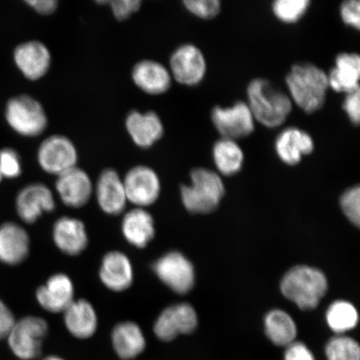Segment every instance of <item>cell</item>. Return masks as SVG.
<instances>
[{"label":"cell","mask_w":360,"mask_h":360,"mask_svg":"<svg viewBox=\"0 0 360 360\" xmlns=\"http://www.w3.org/2000/svg\"><path fill=\"white\" fill-rule=\"evenodd\" d=\"M327 290L325 274L309 266L291 269L281 282L283 295L304 310L316 308Z\"/></svg>","instance_id":"3957f363"},{"label":"cell","mask_w":360,"mask_h":360,"mask_svg":"<svg viewBox=\"0 0 360 360\" xmlns=\"http://www.w3.org/2000/svg\"><path fill=\"white\" fill-rule=\"evenodd\" d=\"M131 78L135 86L150 96L168 92L173 81L168 68L153 60L136 63L132 69Z\"/></svg>","instance_id":"44dd1931"},{"label":"cell","mask_w":360,"mask_h":360,"mask_svg":"<svg viewBox=\"0 0 360 360\" xmlns=\"http://www.w3.org/2000/svg\"><path fill=\"white\" fill-rule=\"evenodd\" d=\"M35 298L45 311L64 313L68 306L75 300L74 283L65 274H53L44 285L36 290Z\"/></svg>","instance_id":"2e32d148"},{"label":"cell","mask_w":360,"mask_h":360,"mask_svg":"<svg viewBox=\"0 0 360 360\" xmlns=\"http://www.w3.org/2000/svg\"><path fill=\"white\" fill-rule=\"evenodd\" d=\"M42 360H65L58 356H56V355H49V356L45 357Z\"/></svg>","instance_id":"b9f144b4"},{"label":"cell","mask_w":360,"mask_h":360,"mask_svg":"<svg viewBox=\"0 0 360 360\" xmlns=\"http://www.w3.org/2000/svg\"><path fill=\"white\" fill-rule=\"evenodd\" d=\"M169 70L179 84L195 86L205 77L207 62L204 53L193 44H181L171 53Z\"/></svg>","instance_id":"9c48e42d"},{"label":"cell","mask_w":360,"mask_h":360,"mask_svg":"<svg viewBox=\"0 0 360 360\" xmlns=\"http://www.w3.org/2000/svg\"><path fill=\"white\" fill-rule=\"evenodd\" d=\"M21 158L15 148L6 147L0 150V170L4 179H13L22 174Z\"/></svg>","instance_id":"836d02e7"},{"label":"cell","mask_w":360,"mask_h":360,"mask_svg":"<svg viewBox=\"0 0 360 360\" xmlns=\"http://www.w3.org/2000/svg\"><path fill=\"white\" fill-rule=\"evenodd\" d=\"M211 121L221 138L237 141L253 134L256 121L246 102L237 101L231 106H214Z\"/></svg>","instance_id":"ba28073f"},{"label":"cell","mask_w":360,"mask_h":360,"mask_svg":"<svg viewBox=\"0 0 360 360\" xmlns=\"http://www.w3.org/2000/svg\"><path fill=\"white\" fill-rule=\"evenodd\" d=\"M63 314L67 330L77 339H89L96 334L98 316L96 309L89 301L75 300Z\"/></svg>","instance_id":"d4e9b609"},{"label":"cell","mask_w":360,"mask_h":360,"mask_svg":"<svg viewBox=\"0 0 360 360\" xmlns=\"http://www.w3.org/2000/svg\"><path fill=\"white\" fill-rule=\"evenodd\" d=\"M156 276L179 295L187 294L195 285V269L186 256L176 251L169 252L153 264Z\"/></svg>","instance_id":"30bf717a"},{"label":"cell","mask_w":360,"mask_h":360,"mask_svg":"<svg viewBox=\"0 0 360 360\" xmlns=\"http://www.w3.org/2000/svg\"><path fill=\"white\" fill-rule=\"evenodd\" d=\"M125 128L134 145L148 148L159 142L165 134V125L155 111L132 110L125 119Z\"/></svg>","instance_id":"e0dca14e"},{"label":"cell","mask_w":360,"mask_h":360,"mask_svg":"<svg viewBox=\"0 0 360 360\" xmlns=\"http://www.w3.org/2000/svg\"><path fill=\"white\" fill-rule=\"evenodd\" d=\"M98 276L108 290L118 292L127 290L134 278L131 261L122 252H108L102 259Z\"/></svg>","instance_id":"ffe728a7"},{"label":"cell","mask_w":360,"mask_h":360,"mask_svg":"<svg viewBox=\"0 0 360 360\" xmlns=\"http://www.w3.org/2000/svg\"><path fill=\"white\" fill-rule=\"evenodd\" d=\"M265 333L274 345L285 346L294 343L297 328L289 314L276 309L269 312L264 319Z\"/></svg>","instance_id":"f1b7e54d"},{"label":"cell","mask_w":360,"mask_h":360,"mask_svg":"<svg viewBox=\"0 0 360 360\" xmlns=\"http://www.w3.org/2000/svg\"><path fill=\"white\" fill-rule=\"evenodd\" d=\"M310 6V0H276L272 3L271 10L278 20L295 24L302 19Z\"/></svg>","instance_id":"4dcf8cb0"},{"label":"cell","mask_w":360,"mask_h":360,"mask_svg":"<svg viewBox=\"0 0 360 360\" xmlns=\"http://www.w3.org/2000/svg\"><path fill=\"white\" fill-rule=\"evenodd\" d=\"M16 319L11 309L0 300V340L6 339Z\"/></svg>","instance_id":"ab89813d"},{"label":"cell","mask_w":360,"mask_h":360,"mask_svg":"<svg viewBox=\"0 0 360 360\" xmlns=\"http://www.w3.org/2000/svg\"><path fill=\"white\" fill-rule=\"evenodd\" d=\"M285 84L292 103L306 114H314L325 105L330 87L321 68L307 62L295 64L285 76Z\"/></svg>","instance_id":"6da1fadb"},{"label":"cell","mask_w":360,"mask_h":360,"mask_svg":"<svg viewBox=\"0 0 360 360\" xmlns=\"http://www.w3.org/2000/svg\"><path fill=\"white\" fill-rule=\"evenodd\" d=\"M184 7L200 19H214L221 12V1L219 0H184Z\"/></svg>","instance_id":"d6a6232c"},{"label":"cell","mask_w":360,"mask_h":360,"mask_svg":"<svg viewBox=\"0 0 360 360\" xmlns=\"http://www.w3.org/2000/svg\"><path fill=\"white\" fill-rule=\"evenodd\" d=\"M25 3L39 15L45 16L55 13L58 7L57 0H26Z\"/></svg>","instance_id":"60d3db41"},{"label":"cell","mask_w":360,"mask_h":360,"mask_svg":"<svg viewBox=\"0 0 360 360\" xmlns=\"http://www.w3.org/2000/svg\"><path fill=\"white\" fill-rule=\"evenodd\" d=\"M79 153L75 143L63 134L51 135L37 150L39 167L49 174L58 175L77 166Z\"/></svg>","instance_id":"52a82bcc"},{"label":"cell","mask_w":360,"mask_h":360,"mask_svg":"<svg viewBox=\"0 0 360 360\" xmlns=\"http://www.w3.org/2000/svg\"><path fill=\"white\" fill-rule=\"evenodd\" d=\"M30 250V238L24 228L13 222L0 225V262L15 266L28 257Z\"/></svg>","instance_id":"603a6c76"},{"label":"cell","mask_w":360,"mask_h":360,"mask_svg":"<svg viewBox=\"0 0 360 360\" xmlns=\"http://www.w3.org/2000/svg\"><path fill=\"white\" fill-rule=\"evenodd\" d=\"M198 326L195 309L188 304L169 306L156 319L153 330L161 341H172L180 335L191 334Z\"/></svg>","instance_id":"7c38bea8"},{"label":"cell","mask_w":360,"mask_h":360,"mask_svg":"<svg viewBox=\"0 0 360 360\" xmlns=\"http://www.w3.org/2000/svg\"><path fill=\"white\" fill-rule=\"evenodd\" d=\"M121 231L129 244L143 249L154 240V218L146 209L134 208L124 215Z\"/></svg>","instance_id":"484cf974"},{"label":"cell","mask_w":360,"mask_h":360,"mask_svg":"<svg viewBox=\"0 0 360 360\" xmlns=\"http://www.w3.org/2000/svg\"><path fill=\"white\" fill-rule=\"evenodd\" d=\"M341 20L354 30L360 29V2L359 0H346L340 4Z\"/></svg>","instance_id":"8d00e7d4"},{"label":"cell","mask_w":360,"mask_h":360,"mask_svg":"<svg viewBox=\"0 0 360 360\" xmlns=\"http://www.w3.org/2000/svg\"><path fill=\"white\" fill-rule=\"evenodd\" d=\"M190 186H181V200L191 213L207 214L217 208L224 195L221 178L214 171L193 169L191 173Z\"/></svg>","instance_id":"277c9868"},{"label":"cell","mask_w":360,"mask_h":360,"mask_svg":"<svg viewBox=\"0 0 360 360\" xmlns=\"http://www.w3.org/2000/svg\"><path fill=\"white\" fill-rule=\"evenodd\" d=\"M349 122L354 126H359L360 121V89L345 94L343 103H342Z\"/></svg>","instance_id":"74e56055"},{"label":"cell","mask_w":360,"mask_h":360,"mask_svg":"<svg viewBox=\"0 0 360 360\" xmlns=\"http://www.w3.org/2000/svg\"><path fill=\"white\" fill-rule=\"evenodd\" d=\"M4 115L8 127L22 137H38L48 128V115L42 103L29 94L8 98Z\"/></svg>","instance_id":"5b68a950"},{"label":"cell","mask_w":360,"mask_h":360,"mask_svg":"<svg viewBox=\"0 0 360 360\" xmlns=\"http://www.w3.org/2000/svg\"><path fill=\"white\" fill-rule=\"evenodd\" d=\"M3 179H4L3 174L1 173V170H0V183H1L3 181Z\"/></svg>","instance_id":"7bdbcfd3"},{"label":"cell","mask_w":360,"mask_h":360,"mask_svg":"<svg viewBox=\"0 0 360 360\" xmlns=\"http://www.w3.org/2000/svg\"><path fill=\"white\" fill-rule=\"evenodd\" d=\"M56 190L67 207L79 209L91 199L94 184L86 171L76 166L57 176Z\"/></svg>","instance_id":"9a60e30c"},{"label":"cell","mask_w":360,"mask_h":360,"mask_svg":"<svg viewBox=\"0 0 360 360\" xmlns=\"http://www.w3.org/2000/svg\"><path fill=\"white\" fill-rule=\"evenodd\" d=\"M342 209L351 222L359 226L360 223V188H350L342 195L340 200Z\"/></svg>","instance_id":"e575fe53"},{"label":"cell","mask_w":360,"mask_h":360,"mask_svg":"<svg viewBox=\"0 0 360 360\" xmlns=\"http://www.w3.org/2000/svg\"><path fill=\"white\" fill-rule=\"evenodd\" d=\"M111 341L116 354L122 360L137 358L146 348L142 328L133 321L117 323L111 333Z\"/></svg>","instance_id":"4316f807"},{"label":"cell","mask_w":360,"mask_h":360,"mask_svg":"<svg viewBox=\"0 0 360 360\" xmlns=\"http://www.w3.org/2000/svg\"><path fill=\"white\" fill-rule=\"evenodd\" d=\"M328 76V87L337 93L359 89L360 57L357 53H340Z\"/></svg>","instance_id":"cb8c5ba5"},{"label":"cell","mask_w":360,"mask_h":360,"mask_svg":"<svg viewBox=\"0 0 360 360\" xmlns=\"http://www.w3.org/2000/svg\"><path fill=\"white\" fill-rule=\"evenodd\" d=\"M15 207L22 221L31 224L55 210L56 204L51 188L42 183H33L18 193Z\"/></svg>","instance_id":"5bb4252c"},{"label":"cell","mask_w":360,"mask_h":360,"mask_svg":"<svg viewBox=\"0 0 360 360\" xmlns=\"http://www.w3.org/2000/svg\"><path fill=\"white\" fill-rule=\"evenodd\" d=\"M327 323L338 335L353 330L357 326L359 316L354 306L346 301H336L328 308Z\"/></svg>","instance_id":"f546056e"},{"label":"cell","mask_w":360,"mask_h":360,"mask_svg":"<svg viewBox=\"0 0 360 360\" xmlns=\"http://www.w3.org/2000/svg\"><path fill=\"white\" fill-rule=\"evenodd\" d=\"M49 331L48 323L38 316H26L16 321L7 336L13 354L21 360H34L41 354Z\"/></svg>","instance_id":"8992f818"},{"label":"cell","mask_w":360,"mask_h":360,"mask_svg":"<svg viewBox=\"0 0 360 360\" xmlns=\"http://www.w3.org/2000/svg\"><path fill=\"white\" fill-rule=\"evenodd\" d=\"M247 105L256 122L269 129L285 124L294 105L289 94L264 78L250 81L247 86Z\"/></svg>","instance_id":"7a4b0ae2"},{"label":"cell","mask_w":360,"mask_h":360,"mask_svg":"<svg viewBox=\"0 0 360 360\" xmlns=\"http://www.w3.org/2000/svg\"><path fill=\"white\" fill-rule=\"evenodd\" d=\"M112 15L117 20L124 21L141 10V0H112L107 1Z\"/></svg>","instance_id":"d590c367"},{"label":"cell","mask_w":360,"mask_h":360,"mask_svg":"<svg viewBox=\"0 0 360 360\" xmlns=\"http://www.w3.org/2000/svg\"><path fill=\"white\" fill-rule=\"evenodd\" d=\"M283 360H315V358L307 346L300 342H294L287 346Z\"/></svg>","instance_id":"f35d334b"},{"label":"cell","mask_w":360,"mask_h":360,"mask_svg":"<svg viewBox=\"0 0 360 360\" xmlns=\"http://www.w3.org/2000/svg\"><path fill=\"white\" fill-rule=\"evenodd\" d=\"M314 148L311 135L294 126L283 129L274 142V150L278 159L290 166L300 164L304 157L312 154Z\"/></svg>","instance_id":"d6986e66"},{"label":"cell","mask_w":360,"mask_h":360,"mask_svg":"<svg viewBox=\"0 0 360 360\" xmlns=\"http://www.w3.org/2000/svg\"><path fill=\"white\" fill-rule=\"evenodd\" d=\"M123 183L128 202L136 208L154 205L160 195V179L150 166H134L125 174Z\"/></svg>","instance_id":"8fae6325"},{"label":"cell","mask_w":360,"mask_h":360,"mask_svg":"<svg viewBox=\"0 0 360 360\" xmlns=\"http://www.w3.org/2000/svg\"><path fill=\"white\" fill-rule=\"evenodd\" d=\"M326 354L327 360H360V347L352 338L338 335L328 342Z\"/></svg>","instance_id":"1f68e13d"},{"label":"cell","mask_w":360,"mask_h":360,"mask_svg":"<svg viewBox=\"0 0 360 360\" xmlns=\"http://www.w3.org/2000/svg\"><path fill=\"white\" fill-rule=\"evenodd\" d=\"M216 168L226 176L241 170L245 162V153L237 141L220 138L214 143L212 150Z\"/></svg>","instance_id":"83f0119b"},{"label":"cell","mask_w":360,"mask_h":360,"mask_svg":"<svg viewBox=\"0 0 360 360\" xmlns=\"http://www.w3.org/2000/svg\"><path fill=\"white\" fill-rule=\"evenodd\" d=\"M13 60L26 79L37 81L51 70L52 56L46 44L31 39L17 45L13 49Z\"/></svg>","instance_id":"4fadbf2b"},{"label":"cell","mask_w":360,"mask_h":360,"mask_svg":"<svg viewBox=\"0 0 360 360\" xmlns=\"http://www.w3.org/2000/svg\"><path fill=\"white\" fill-rule=\"evenodd\" d=\"M97 202L103 212L109 215L122 214L127 205L123 179L114 169L103 170L97 179L96 187Z\"/></svg>","instance_id":"ac0fdd59"},{"label":"cell","mask_w":360,"mask_h":360,"mask_svg":"<svg viewBox=\"0 0 360 360\" xmlns=\"http://www.w3.org/2000/svg\"><path fill=\"white\" fill-rule=\"evenodd\" d=\"M52 236L56 246L67 255H79L88 247L86 228L78 219L65 216L57 219L53 224Z\"/></svg>","instance_id":"7402d4cb"}]
</instances>
